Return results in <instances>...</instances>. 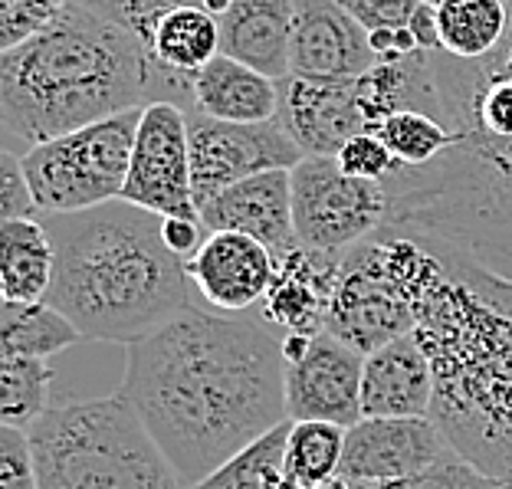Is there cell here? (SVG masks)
I'll list each match as a JSON object with an SVG mask.
<instances>
[{
    "label": "cell",
    "mask_w": 512,
    "mask_h": 489,
    "mask_svg": "<svg viewBox=\"0 0 512 489\" xmlns=\"http://www.w3.org/2000/svg\"><path fill=\"white\" fill-rule=\"evenodd\" d=\"M430 407H434V368L414 332L365 355V417H430Z\"/></svg>",
    "instance_id": "obj_19"
},
{
    "label": "cell",
    "mask_w": 512,
    "mask_h": 489,
    "mask_svg": "<svg viewBox=\"0 0 512 489\" xmlns=\"http://www.w3.org/2000/svg\"><path fill=\"white\" fill-rule=\"evenodd\" d=\"M378 66L368 30L339 0H296L289 76L299 79H362Z\"/></svg>",
    "instance_id": "obj_16"
},
{
    "label": "cell",
    "mask_w": 512,
    "mask_h": 489,
    "mask_svg": "<svg viewBox=\"0 0 512 489\" xmlns=\"http://www.w3.org/2000/svg\"><path fill=\"white\" fill-rule=\"evenodd\" d=\"M339 266L342 253H319L306 247L276 256L273 286L253 316L270 322L283 335L325 332V312H329Z\"/></svg>",
    "instance_id": "obj_18"
},
{
    "label": "cell",
    "mask_w": 512,
    "mask_h": 489,
    "mask_svg": "<svg viewBox=\"0 0 512 489\" xmlns=\"http://www.w3.org/2000/svg\"><path fill=\"white\" fill-rule=\"evenodd\" d=\"M27 437L40 489H184L119 394L56 404Z\"/></svg>",
    "instance_id": "obj_6"
},
{
    "label": "cell",
    "mask_w": 512,
    "mask_h": 489,
    "mask_svg": "<svg viewBox=\"0 0 512 489\" xmlns=\"http://www.w3.org/2000/svg\"><path fill=\"white\" fill-rule=\"evenodd\" d=\"M407 30L414 33L417 50H424V53H440L437 4H427V0H421V7L414 10V17H411V23H407Z\"/></svg>",
    "instance_id": "obj_38"
},
{
    "label": "cell",
    "mask_w": 512,
    "mask_h": 489,
    "mask_svg": "<svg viewBox=\"0 0 512 489\" xmlns=\"http://www.w3.org/2000/svg\"><path fill=\"white\" fill-rule=\"evenodd\" d=\"M50 384V362L0 355V424L30 430L50 411Z\"/></svg>",
    "instance_id": "obj_27"
},
{
    "label": "cell",
    "mask_w": 512,
    "mask_h": 489,
    "mask_svg": "<svg viewBox=\"0 0 512 489\" xmlns=\"http://www.w3.org/2000/svg\"><path fill=\"white\" fill-rule=\"evenodd\" d=\"M191 138V178L197 214L217 191L266 171H293L306 155L279 122H217L201 112H188Z\"/></svg>",
    "instance_id": "obj_10"
},
{
    "label": "cell",
    "mask_w": 512,
    "mask_h": 489,
    "mask_svg": "<svg viewBox=\"0 0 512 489\" xmlns=\"http://www.w3.org/2000/svg\"><path fill=\"white\" fill-rule=\"evenodd\" d=\"M56 250L43 220L0 224V293L4 302H46L53 289Z\"/></svg>",
    "instance_id": "obj_22"
},
{
    "label": "cell",
    "mask_w": 512,
    "mask_h": 489,
    "mask_svg": "<svg viewBox=\"0 0 512 489\" xmlns=\"http://www.w3.org/2000/svg\"><path fill=\"white\" fill-rule=\"evenodd\" d=\"M122 201L161 217L201 220L191 178L188 109L178 102H151L142 109Z\"/></svg>",
    "instance_id": "obj_12"
},
{
    "label": "cell",
    "mask_w": 512,
    "mask_h": 489,
    "mask_svg": "<svg viewBox=\"0 0 512 489\" xmlns=\"http://www.w3.org/2000/svg\"><path fill=\"white\" fill-rule=\"evenodd\" d=\"M342 489H503L490 476L476 473L467 460L453 457L440 463L424 476L414 480H394V483H342Z\"/></svg>",
    "instance_id": "obj_33"
},
{
    "label": "cell",
    "mask_w": 512,
    "mask_h": 489,
    "mask_svg": "<svg viewBox=\"0 0 512 489\" xmlns=\"http://www.w3.org/2000/svg\"><path fill=\"white\" fill-rule=\"evenodd\" d=\"M348 430L329 421H293L286 440L283 473L289 483L306 489H325L339 483Z\"/></svg>",
    "instance_id": "obj_26"
},
{
    "label": "cell",
    "mask_w": 512,
    "mask_h": 489,
    "mask_svg": "<svg viewBox=\"0 0 512 489\" xmlns=\"http://www.w3.org/2000/svg\"><path fill=\"white\" fill-rule=\"evenodd\" d=\"M73 0H0V50H17L50 30Z\"/></svg>",
    "instance_id": "obj_30"
},
{
    "label": "cell",
    "mask_w": 512,
    "mask_h": 489,
    "mask_svg": "<svg viewBox=\"0 0 512 489\" xmlns=\"http://www.w3.org/2000/svg\"><path fill=\"white\" fill-rule=\"evenodd\" d=\"M430 119L453 145L384 181L388 230L512 279V0L503 43L480 60L427 53Z\"/></svg>",
    "instance_id": "obj_2"
},
{
    "label": "cell",
    "mask_w": 512,
    "mask_h": 489,
    "mask_svg": "<svg viewBox=\"0 0 512 489\" xmlns=\"http://www.w3.org/2000/svg\"><path fill=\"white\" fill-rule=\"evenodd\" d=\"M73 4L96 10L106 20L132 30L138 40L151 43V33H155L161 17L178 7H204V0H73Z\"/></svg>",
    "instance_id": "obj_31"
},
{
    "label": "cell",
    "mask_w": 512,
    "mask_h": 489,
    "mask_svg": "<svg viewBox=\"0 0 512 489\" xmlns=\"http://www.w3.org/2000/svg\"><path fill=\"white\" fill-rule=\"evenodd\" d=\"M283 355L289 421H329L345 430L362 421V352L319 332L283 335Z\"/></svg>",
    "instance_id": "obj_11"
},
{
    "label": "cell",
    "mask_w": 512,
    "mask_h": 489,
    "mask_svg": "<svg viewBox=\"0 0 512 489\" xmlns=\"http://www.w3.org/2000/svg\"><path fill=\"white\" fill-rule=\"evenodd\" d=\"M201 227L211 230H237L250 234L283 256L299 247L296 224H293V184L289 171H266L240 184L217 191L201 207Z\"/></svg>",
    "instance_id": "obj_17"
},
{
    "label": "cell",
    "mask_w": 512,
    "mask_h": 489,
    "mask_svg": "<svg viewBox=\"0 0 512 489\" xmlns=\"http://www.w3.org/2000/svg\"><path fill=\"white\" fill-rule=\"evenodd\" d=\"M138 122L142 109H132L30 148L23 155V171L40 214H79L122 201Z\"/></svg>",
    "instance_id": "obj_8"
},
{
    "label": "cell",
    "mask_w": 512,
    "mask_h": 489,
    "mask_svg": "<svg viewBox=\"0 0 512 489\" xmlns=\"http://www.w3.org/2000/svg\"><path fill=\"white\" fill-rule=\"evenodd\" d=\"M0 489H40L27 430L0 424Z\"/></svg>",
    "instance_id": "obj_35"
},
{
    "label": "cell",
    "mask_w": 512,
    "mask_h": 489,
    "mask_svg": "<svg viewBox=\"0 0 512 489\" xmlns=\"http://www.w3.org/2000/svg\"><path fill=\"white\" fill-rule=\"evenodd\" d=\"M375 135L407 168H421L453 145V135L447 128L424 112H394L375 128Z\"/></svg>",
    "instance_id": "obj_29"
},
{
    "label": "cell",
    "mask_w": 512,
    "mask_h": 489,
    "mask_svg": "<svg viewBox=\"0 0 512 489\" xmlns=\"http://www.w3.org/2000/svg\"><path fill=\"white\" fill-rule=\"evenodd\" d=\"M191 112L217 122H270L279 115V83L217 53L191 76Z\"/></svg>",
    "instance_id": "obj_21"
},
{
    "label": "cell",
    "mask_w": 512,
    "mask_h": 489,
    "mask_svg": "<svg viewBox=\"0 0 512 489\" xmlns=\"http://www.w3.org/2000/svg\"><path fill=\"white\" fill-rule=\"evenodd\" d=\"M37 214L40 207L27 181V171H23V158L4 148L0 151V224L4 220H33Z\"/></svg>",
    "instance_id": "obj_34"
},
{
    "label": "cell",
    "mask_w": 512,
    "mask_h": 489,
    "mask_svg": "<svg viewBox=\"0 0 512 489\" xmlns=\"http://www.w3.org/2000/svg\"><path fill=\"white\" fill-rule=\"evenodd\" d=\"M56 250L46 302L83 332V339L135 345L184 312L191 279L165 243V217L128 201L79 214H40Z\"/></svg>",
    "instance_id": "obj_5"
},
{
    "label": "cell",
    "mask_w": 512,
    "mask_h": 489,
    "mask_svg": "<svg viewBox=\"0 0 512 489\" xmlns=\"http://www.w3.org/2000/svg\"><path fill=\"white\" fill-rule=\"evenodd\" d=\"M289 424H279L256 444H250L234 460H227L217 473H211L201 486L194 489H276L286 480L283 460H286V440H289Z\"/></svg>",
    "instance_id": "obj_28"
},
{
    "label": "cell",
    "mask_w": 512,
    "mask_h": 489,
    "mask_svg": "<svg viewBox=\"0 0 512 489\" xmlns=\"http://www.w3.org/2000/svg\"><path fill=\"white\" fill-rule=\"evenodd\" d=\"M368 33L375 30H401L411 23L421 0H339Z\"/></svg>",
    "instance_id": "obj_36"
},
{
    "label": "cell",
    "mask_w": 512,
    "mask_h": 489,
    "mask_svg": "<svg viewBox=\"0 0 512 489\" xmlns=\"http://www.w3.org/2000/svg\"><path fill=\"white\" fill-rule=\"evenodd\" d=\"M148 50L165 69L191 79L220 53V23L204 7H178L158 20Z\"/></svg>",
    "instance_id": "obj_23"
},
{
    "label": "cell",
    "mask_w": 512,
    "mask_h": 489,
    "mask_svg": "<svg viewBox=\"0 0 512 489\" xmlns=\"http://www.w3.org/2000/svg\"><path fill=\"white\" fill-rule=\"evenodd\" d=\"M184 270L207 306L227 312V316H243L270 293L276 256L250 234L211 230L197 253L184 263Z\"/></svg>",
    "instance_id": "obj_15"
},
{
    "label": "cell",
    "mask_w": 512,
    "mask_h": 489,
    "mask_svg": "<svg viewBox=\"0 0 512 489\" xmlns=\"http://www.w3.org/2000/svg\"><path fill=\"white\" fill-rule=\"evenodd\" d=\"M119 398L142 417L184 489L286 424L283 332L260 316L178 312L128 345Z\"/></svg>",
    "instance_id": "obj_1"
},
{
    "label": "cell",
    "mask_w": 512,
    "mask_h": 489,
    "mask_svg": "<svg viewBox=\"0 0 512 489\" xmlns=\"http://www.w3.org/2000/svg\"><path fill=\"white\" fill-rule=\"evenodd\" d=\"M299 247L345 253L388 224V191L381 181H358L335 158H302L289 171Z\"/></svg>",
    "instance_id": "obj_9"
},
{
    "label": "cell",
    "mask_w": 512,
    "mask_h": 489,
    "mask_svg": "<svg viewBox=\"0 0 512 489\" xmlns=\"http://www.w3.org/2000/svg\"><path fill=\"white\" fill-rule=\"evenodd\" d=\"M427 4H440V0H427Z\"/></svg>",
    "instance_id": "obj_40"
},
{
    "label": "cell",
    "mask_w": 512,
    "mask_h": 489,
    "mask_svg": "<svg viewBox=\"0 0 512 489\" xmlns=\"http://www.w3.org/2000/svg\"><path fill=\"white\" fill-rule=\"evenodd\" d=\"M335 161H339V168L345 174H352V178L381 181V184L401 168V161L394 158V151L384 145L375 132H362V135H355L352 142H345L339 155H335Z\"/></svg>",
    "instance_id": "obj_32"
},
{
    "label": "cell",
    "mask_w": 512,
    "mask_h": 489,
    "mask_svg": "<svg viewBox=\"0 0 512 489\" xmlns=\"http://www.w3.org/2000/svg\"><path fill=\"white\" fill-rule=\"evenodd\" d=\"M151 102H178L191 112V79L165 69L145 40L83 4H69L50 30L0 53L4 132L27 151Z\"/></svg>",
    "instance_id": "obj_3"
},
{
    "label": "cell",
    "mask_w": 512,
    "mask_h": 489,
    "mask_svg": "<svg viewBox=\"0 0 512 489\" xmlns=\"http://www.w3.org/2000/svg\"><path fill=\"white\" fill-rule=\"evenodd\" d=\"M296 0H234L220 23V53L283 83L289 76Z\"/></svg>",
    "instance_id": "obj_20"
},
{
    "label": "cell",
    "mask_w": 512,
    "mask_h": 489,
    "mask_svg": "<svg viewBox=\"0 0 512 489\" xmlns=\"http://www.w3.org/2000/svg\"><path fill=\"white\" fill-rule=\"evenodd\" d=\"M207 230L201 227V220L188 217H165V243L171 247L174 256H181L184 263L197 253V247L204 243Z\"/></svg>",
    "instance_id": "obj_37"
},
{
    "label": "cell",
    "mask_w": 512,
    "mask_h": 489,
    "mask_svg": "<svg viewBox=\"0 0 512 489\" xmlns=\"http://www.w3.org/2000/svg\"><path fill=\"white\" fill-rule=\"evenodd\" d=\"M444 256L427 243L381 227L358 247L342 253L325 332L371 355L401 335L417 332L427 293L434 289Z\"/></svg>",
    "instance_id": "obj_7"
},
{
    "label": "cell",
    "mask_w": 512,
    "mask_h": 489,
    "mask_svg": "<svg viewBox=\"0 0 512 489\" xmlns=\"http://www.w3.org/2000/svg\"><path fill=\"white\" fill-rule=\"evenodd\" d=\"M83 332L50 302H4L0 306V352L10 358H43L76 345Z\"/></svg>",
    "instance_id": "obj_24"
},
{
    "label": "cell",
    "mask_w": 512,
    "mask_h": 489,
    "mask_svg": "<svg viewBox=\"0 0 512 489\" xmlns=\"http://www.w3.org/2000/svg\"><path fill=\"white\" fill-rule=\"evenodd\" d=\"M440 256L414 332L434 368L430 421L460 460L512 489V279Z\"/></svg>",
    "instance_id": "obj_4"
},
{
    "label": "cell",
    "mask_w": 512,
    "mask_h": 489,
    "mask_svg": "<svg viewBox=\"0 0 512 489\" xmlns=\"http://www.w3.org/2000/svg\"><path fill=\"white\" fill-rule=\"evenodd\" d=\"M279 122L306 158H335L345 142L368 132L358 79H299L279 83Z\"/></svg>",
    "instance_id": "obj_14"
},
{
    "label": "cell",
    "mask_w": 512,
    "mask_h": 489,
    "mask_svg": "<svg viewBox=\"0 0 512 489\" xmlns=\"http://www.w3.org/2000/svg\"><path fill=\"white\" fill-rule=\"evenodd\" d=\"M276 489H306V486H296V483H289V480H283ZM325 489H342V480L339 483H332V486H325Z\"/></svg>",
    "instance_id": "obj_39"
},
{
    "label": "cell",
    "mask_w": 512,
    "mask_h": 489,
    "mask_svg": "<svg viewBox=\"0 0 512 489\" xmlns=\"http://www.w3.org/2000/svg\"><path fill=\"white\" fill-rule=\"evenodd\" d=\"M457 457L430 417H362L345 434L342 483H394Z\"/></svg>",
    "instance_id": "obj_13"
},
{
    "label": "cell",
    "mask_w": 512,
    "mask_h": 489,
    "mask_svg": "<svg viewBox=\"0 0 512 489\" xmlns=\"http://www.w3.org/2000/svg\"><path fill=\"white\" fill-rule=\"evenodd\" d=\"M440 50L457 60L490 56L506 37L509 0H440Z\"/></svg>",
    "instance_id": "obj_25"
}]
</instances>
